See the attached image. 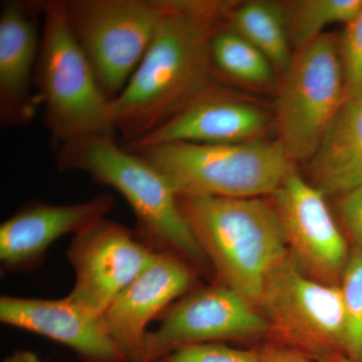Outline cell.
<instances>
[{"mask_svg": "<svg viewBox=\"0 0 362 362\" xmlns=\"http://www.w3.org/2000/svg\"><path fill=\"white\" fill-rule=\"evenodd\" d=\"M226 2L173 0L141 63L111 104L121 144L141 139L209 87L211 45Z\"/></svg>", "mask_w": 362, "mask_h": 362, "instance_id": "cell-1", "label": "cell"}, {"mask_svg": "<svg viewBox=\"0 0 362 362\" xmlns=\"http://www.w3.org/2000/svg\"><path fill=\"white\" fill-rule=\"evenodd\" d=\"M178 204L221 283L258 308L267 283L290 257L271 199L178 195Z\"/></svg>", "mask_w": 362, "mask_h": 362, "instance_id": "cell-2", "label": "cell"}, {"mask_svg": "<svg viewBox=\"0 0 362 362\" xmlns=\"http://www.w3.org/2000/svg\"><path fill=\"white\" fill-rule=\"evenodd\" d=\"M62 171H84L116 189L132 209L136 235L156 252H169L192 267L211 266L181 214L178 194L158 169L117 142V136L92 135L58 147Z\"/></svg>", "mask_w": 362, "mask_h": 362, "instance_id": "cell-3", "label": "cell"}, {"mask_svg": "<svg viewBox=\"0 0 362 362\" xmlns=\"http://www.w3.org/2000/svg\"><path fill=\"white\" fill-rule=\"evenodd\" d=\"M42 11L35 87L52 141L59 147L86 136H118L112 102L71 33L66 1L42 0Z\"/></svg>", "mask_w": 362, "mask_h": 362, "instance_id": "cell-4", "label": "cell"}, {"mask_svg": "<svg viewBox=\"0 0 362 362\" xmlns=\"http://www.w3.org/2000/svg\"><path fill=\"white\" fill-rule=\"evenodd\" d=\"M129 151L158 169L177 194L185 197H271L295 169L278 140L238 144L173 142Z\"/></svg>", "mask_w": 362, "mask_h": 362, "instance_id": "cell-5", "label": "cell"}, {"mask_svg": "<svg viewBox=\"0 0 362 362\" xmlns=\"http://www.w3.org/2000/svg\"><path fill=\"white\" fill-rule=\"evenodd\" d=\"M173 0H70L66 18L102 90L114 101L141 63Z\"/></svg>", "mask_w": 362, "mask_h": 362, "instance_id": "cell-6", "label": "cell"}, {"mask_svg": "<svg viewBox=\"0 0 362 362\" xmlns=\"http://www.w3.org/2000/svg\"><path fill=\"white\" fill-rule=\"evenodd\" d=\"M347 100L339 39L323 33L293 56L276 101L278 141L293 163L310 160Z\"/></svg>", "mask_w": 362, "mask_h": 362, "instance_id": "cell-7", "label": "cell"}, {"mask_svg": "<svg viewBox=\"0 0 362 362\" xmlns=\"http://www.w3.org/2000/svg\"><path fill=\"white\" fill-rule=\"evenodd\" d=\"M258 309L274 341L300 350L312 361L330 352L343 354L345 312L340 286L309 278L291 257L267 283Z\"/></svg>", "mask_w": 362, "mask_h": 362, "instance_id": "cell-8", "label": "cell"}, {"mask_svg": "<svg viewBox=\"0 0 362 362\" xmlns=\"http://www.w3.org/2000/svg\"><path fill=\"white\" fill-rule=\"evenodd\" d=\"M270 334L259 309L223 283L187 292L161 315L160 325L147 333L143 362H156L189 346Z\"/></svg>", "mask_w": 362, "mask_h": 362, "instance_id": "cell-9", "label": "cell"}, {"mask_svg": "<svg viewBox=\"0 0 362 362\" xmlns=\"http://www.w3.org/2000/svg\"><path fill=\"white\" fill-rule=\"evenodd\" d=\"M157 252L116 221L101 218L74 237L68 259L76 282L68 297L104 315L121 292L153 262Z\"/></svg>", "mask_w": 362, "mask_h": 362, "instance_id": "cell-10", "label": "cell"}, {"mask_svg": "<svg viewBox=\"0 0 362 362\" xmlns=\"http://www.w3.org/2000/svg\"><path fill=\"white\" fill-rule=\"evenodd\" d=\"M271 201L298 268L323 284L339 285L350 249L325 194L293 169L271 195Z\"/></svg>", "mask_w": 362, "mask_h": 362, "instance_id": "cell-11", "label": "cell"}, {"mask_svg": "<svg viewBox=\"0 0 362 362\" xmlns=\"http://www.w3.org/2000/svg\"><path fill=\"white\" fill-rule=\"evenodd\" d=\"M194 267L180 257L157 252L153 262L115 298L105 321L124 362H143L148 324L194 285Z\"/></svg>", "mask_w": 362, "mask_h": 362, "instance_id": "cell-12", "label": "cell"}, {"mask_svg": "<svg viewBox=\"0 0 362 362\" xmlns=\"http://www.w3.org/2000/svg\"><path fill=\"white\" fill-rule=\"evenodd\" d=\"M114 206L112 195L85 202L49 204L28 202L0 226L2 270L32 271L42 265L47 249L63 235H78L105 218Z\"/></svg>", "mask_w": 362, "mask_h": 362, "instance_id": "cell-13", "label": "cell"}, {"mask_svg": "<svg viewBox=\"0 0 362 362\" xmlns=\"http://www.w3.org/2000/svg\"><path fill=\"white\" fill-rule=\"evenodd\" d=\"M42 1L9 0L0 11V121L4 127H26L35 118L33 94L40 47Z\"/></svg>", "mask_w": 362, "mask_h": 362, "instance_id": "cell-14", "label": "cell"}, {"mask_svg": "<svg viewBox=\"0 0 362 362\" xmlns=\"http://www.w3.org/2000/svg\"><path fill=\"white\" fill-rule=\"evenodd\" d=\"M267 126L268 117L261 108L209 85L160 127L123 146L133 150L173 142L238 144L261 139Z\"/></svg>", "mask_w": 362, "mask_h": 362, "instance_id": "cell-15", "label": "cell"}, {"mask_svg": "<svg viewBox=\"0 0 362 362\" xmlns=\"http://www.w3.org/2000/svg\"><path fill=\"white\" fill-rule=\"evenodd\" d=\"M0 321L66 345L83 362H124L104 315L68 296L59 300L2 296Z\"/></svg>", "mask_w": 362, "mask_h": 362, "instance_id": "cell-16", "label": "cell"}, {"mask_svg": "<svg viewBox=\"0 0 362 362\" xmlns=\"http://www.w3.org/2000/svg\"><path fill=\"white\" fill-rule=\"evenodd\" d=\"M314 187L324 194L362 187V101L343 105L310 159Z\"/></svg>", "mask_w": 362, "mask_h": 362, "instance_id": "cell-17", "label": "cell"}, {"mask_svg": "<svg viewBox=\"0 0 362 362\" xmlns=\"http://www.w3.org/2000/svg\"><path fill=\"white\" fill-rule=\"evenodd\" d=\"M223 18L228 21V28L263 52L274 68L283 73L287 71L294 54L284 6L266 0H252L230 8L228 2Z\"/></svg>", "mask_w": 362, "mask_h": 362, "instance_id": "cell-18", "label": "cell"}, {"mask_svg": "<svg viewBox=\"0 0 362 362\" xmlns=\"http://www.w3.org/2000/svg\"><path fill=\"white\" fill-rule=\"evenodd\" d=\"M211 66L235 82L252 86L269 84L274 66L249 40L230 28H218L211 45Z\"/></svg>", "mask_w": 362, "mask_h": 362, "instance_id": "cell-19", "label": "cell"}, {"mask_svg": "<svg viewBox=\"0 0 362 362\" xmlns=\"http://www.w3.org/2000/svg\"><path fill=\"white\" fill-rule=\"evenodd\" d=\"M287 8V7H286ZM362 11V0H300L287 8L292 47H306L335 23L345 25Z\"/></svg>", "mask_w": 362, "mask_h": 362, "instance_id": "cell-20", "label": "cell"}, {"mask_svg": "<svg viewBox=\"0 0 362 362\" xmlns=\"http://www.w3.org/2000/svg\"><path fill=\"white\" fill-rule=\"evenodd\" d=\"M345 312L343 356L362 362V247L352 244L340 280Z\"/></svg>", "mask_w": 362, "mask_h": 362, "instance_id": "cell-21", "label": "cell"}, {"mask_svg": "<svg viewBox=\"0 0 362 362\" xmlns=\"http://www.w3.org/2000/svg\"><path fill=\"white\" fill-rule=\"evenodd\" d=\"M339 52L347 96L362 101V11L345 25L339 39Z\"/></svg>", "mask_w": 362, "mask_h": 362, "instance_id": "cell-22", "label": "cell"}, {"mask_svg": "<svg viewBox=\"0 0 362 362\" xmlns=\"http://www.w3.org/2000/svg\"><path fill=\"white\" fill-rule=\"evenodd\" d=\"M156 362H259L254 350L238 349L223 342L189 345Z\"/></svg>", "mask_w": 362, "mask_h": 362, "instance_id": "cell-23", "label": "cell"}, {"mask_svg": "<svg viewBox=\"0 0 362 362\" xmlns=\"http://www.w3.org/2000/svg\"><path fill=\"white\" fill-rule=\"evenodd\" d=\"M339 213L352 244L362 247V187L342 195Z\"/></svg>", "mask_w": 362, "mask_h": 362, "instance_id": "cell-24", "label": "cell"}, {"mask_svg": "<svg viewBox=\"0 0 362 362\" xmlns=\"http://www.w3.org/2000/svg\"><path fill=\"white\" fill-rule=\"evenodd\" d=\"M259 362H312L303 352L277 341L263 342L252 349Z\"/></svg>", "mask_w": 362, "mask_h": 362, "instance_id": "cell-25", "label": "cell"}, {"mask_svg": "<svg viewBox=\"0 0 362 362\" xmlns=\"http://www.w3.org/2000/svg\"><path fill=\"white\" fill-rule=\"evenodd\" d=\"M4 362H42L35 352L30 350H18L7 356Z\"/></svg>", "mask_w": 362, "mask_h": 362, "instance_id": "cell-26", "label": "cell"}, {"mask_svg": "<svg viewBox=\"0 0 362 362\" xmlns=\"http://www.w3.org/2000/svg\"><path fill=\"white\" fill-rule=\"evenodd\" d=\"M315 362H354L350 361L346 356L338 352H330V354H322L314 359Z\"/></svg>", "mask_w": 362, "mask_h": 362, "instance_id": "cell-27", "label": "cell"}]
</instances>
